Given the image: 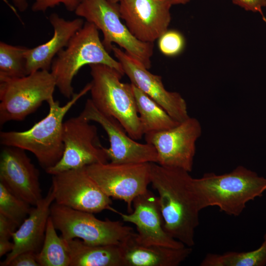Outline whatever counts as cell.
Here are the masks:
<instances>
[{"instance_id": "19", "label": "cell", "mask_w": 266, "mask_h": 266, "mask_svg": "<svg viewBox=\"0 0 266 266\" xmlns=\"http://www.w3.org/2000/svg\"><path fill=\"white\" fill-rule=\"evenodd\" d=\"M49 20L54 29L53 35L44 43L28 48L26 53L27 75L39 70H50L54 59L67 46L84 24L80 17L66 20L56 13H52Z\"/></svg>"}, {"instance_id": "27", "label": "cell", "mask_w": 266, "mask_h": 266, "mask_svg": "<svg viewBox=\"0 0 266 266\" xmlns=\"http://www.w3.org/2000/svg\"><path fill=\"white\" fill-rule=\"evenodd\" d=\"M185 46L183 34L174 30H167L158 39V47L164 55L173 57L180 54Z\"/></svg>"}, {"instance_id": "15", "label": "cell", "mask_w": 266, "mask_h": 266, "mask_svg": "<svg viewBox=\"0 0 266 266\" xmlns=\"http://www.w3.org/2000/svg\"><path fill=\"white\" fill-rule=\"evenodd\" d=\"M170 0H122L121 19L138 40L153 43L168 30L171 20Z\"/></svg>"}, {"instance_id": "21", "label": "cell", "mask_w": 266, "mask_h": 266, "mask_svg": "<svg viewBox=\"0 0 266 266\" xmlns=\"http://www.w3.org/2000/svg\"><path fill=\"white\" fill-rule=\"evenodd\" d=\"M64 239L69 255V266H124L119 245H91L79 238Z\"/></svg>"}, {"instance_id": "12", "label": "cell", "mask_w": 266, "mask_h": 266, "mask_svg": "<svg viewBox=\"0 0 266 266\" xmlns=\"http://www.w3.org/2000/svg\"><path fill=\"white\" fill-rule=\"evenodd\" d=\"M51 187L57 204L92 213L117 211L111 206L110 198L90 177L85 167L52 175Z\"/></svg>"}, {"instance_id": "23", "label": "cell", "mask_w": 266, "mask_h": 266, "mask_svg": "<svg viewBox=\"0 0 266 266\" xmlns=\"http://www.w3.org/2000/svg\"><path fill=\"white\" fill-rule=\"evenodd\" d=\"M37 259L39 266H69L70 257L65 240L58 235L50 216Z\"/></svg>"}, {"instance_id": "7", "label": "cell", "mask_w": 266, "mask_h": 266, "mask_svg": "<svg viewBox=\"0 0 266 266\" xmlns=\"http://www.w3.org/2000/svg\"><path fill=\"white\" fill-rule=\"evenodd\" d=\"M55 87V79L47 70L20 78L0 79V125L22 121L43 102L54 100Z\"/></svg>"}, {"instance_id": "18", "label": "cell", "mask_w": 266, "mask_h": 266, "mask_svg": "<svg viewBox=\"0 0 266 266\" xmlns=\"http://www.w3.org/2000/svg\"><path fill=\"white\" fill-rule=\"evenodd\" d=\"M55 201L53 190L50 187L46 196L32 209L28 217L12 235L14 247L0 266H8L11 260L25 251L38 253L42 246L47 223L50 214V208Z\"/></svg>"}, {"instance_id": "29", "label": "cell", "mask_w": 266, "mask_h": 266, "mask_svg": "<svg viewBox=\"0 0 266 266\" xmlns=\"http://www.w3.org/2000/svg\"><path fill=\"white\" fill-rule=\"evenodd\" d=\"M37 254V253L33 251L22 252L14 257L8 266H39Z\"/></svg>"}, {"instance_id": "20", "label": "cell", "mask_w": 266, "mask_h": 266, "mask_svg": "<svg viewBox=\"0 0 266 266\" xmlns=\"http://www.w3.org/2000/svg\"><path fill=\"white\" fill-rule=\"evenodd\" d=\"M124 266H177L192 252V247L180 248L147 245L138 242L133 232L119 245Z\"/></svg>"}, {"instance_id": "16", "label": "cell", "mask_w": 266, "mask_h": 266, "mask_svg": "<svg viewBox=\"0 0 266 266\" xmlns=\"http://www.w3.org/2000/svg\"><path fill=\"white\" fill-rule=\"evenodd\" d=\"M4 146L0 153V182L15 196L35 206L43 198L38 170L25 150Z\"/></svg>"}, {"instance_id": "24", "label": "cell", "mask_w": 266, "mask_h": 266, "mask_svg": "<svg viewBox=\"0 0 266 266\" xmlns=\"http://www.w3.org/2000/svg\"><path fill=\"white\" fill-rule=\"evenodd\" d=\"M266 265V239L258 249L248 252L208 253L200 266H264Z\"/></svg>"}, {"instance_id": "6", "label": "cell", "mask_w": 266, "mask_h": 266, "mask_svg": "<svg viewBox=\"0 0 266 266\" xmlns=\"http://www.w3.org/2000/svg\"><path fill=\"white\" fill-rule=\"evenodd\" d=\"M74 13L101 31L102 44L109 52L113 43L116 44L146 68H150L153 43L142 42L131 33L121 20L119 3L107 0H83Z\"/></svg>"}, {"instance_id": "36", "label": "cell", "mask_w": 266, "mask_h": 266, "mask_svg": "<svg viewBox=\"0 0 266 266\" xmlns=\"http://www.w3.org/2000/svg\"><path fill=\"white\" fill-rule=\"evenodd\" d=\"M262 18L264 21L266 23V18L263 15H262Z\"/></svg>"}, {"instance_id": "5", "label": "cell", "mask_w": 266, "mask_h": 266, "mask_svg": "<svg viewBox=\"0 0 266 266\" xmlns=\"http://www.w3.org/2000/svg\"><path fill=\"white\" fill-rule=\"evenodd\" d=\"M90 90L94 105L102 113L117 119L134 140L144 136L132 83L121 81L124 75L102 64L89 65Z\"/></svg>"}, {"instance_id": "28", "label": "cell", "mask_w": 266, "mask_h": 266, "mask_svg": "<svg viewBox=\"0 0 266 266\" xmlns=\"http://www.w3.org/2000/svg\"><path fill=\"white\" fill-rule=\"evenodd\" d=\"M32 6L33 12H45L48 9L63 4L66 9L70 12L75 11L83 0H33Z\"/></svg>"}, {"instance_id": "2", "label": "cell", "mask_w": 266, "mask_h": 266, "mask_svg": "<svg viewBox=\"0 0 266 266\" xmlns=\"http://www.w3.org/2000/svg\"><path fill=\"white\" fill-rule=\"evenodd\" d=\"M194 182L201 210L216 206L233 216L240 215L248 201L266 190V178L242 166L223 174L205 173Z\"/></svg>"}, {"instance_id": "25", "label": "cell", "mask_w": 266, "mask_h": 266, "mask_svg": "<svg viewBox=\"0 0 266 266\" xmlns=\"http://www.w3.org/2000/svg\"><path fill=\"white\" fill-rule=\"evenodd\" d=\"M28 48L0 42V79L27 75L26 53Z\"/></svg>"}, {"instance_id": "3", "label": "cell", "mask_w": 266, "mask_h": 266, "mask_svg": "<svg viewBox=\"0 0 266 266\" xmlns=\"http://www.w3.org/2000/svg\"><path fill=\"white\" fill-rule=\"evenodd\" d=\"M90 88L89 83L64 105H60L59 101L54 100L48 103L49 110L47 115L28 130L1 132L0 144L30 151L45 170L53 167L60 160L64 152V118Z\"/></svg>"}, {"instance_id": "1", "label": "cell", "mask_w": 266, "mask_h": 266, "mask_svg": "<svg viewBox=\"0 0 266 266\" xmlns=\"http://www.w3.org/2000/svg\"><path fill=\"white\" fill-rule=\"evenodd\" d=\"M150 184L157 191L166 233L185 246L195 245L201 210L194 178L185 170L150 163Z\"/></svg>"}, {"instance_id": "10", "label": "cell", "mask_w": 266, "mask_h": 266, "mask_svg": "<svg viewBox=\"0 0 266 266\" xmlns=\"http://www.w3.org/2000/svg\"><path fill=\"white\" fill-rule=\"evenodd\" d=\"M90 177L109 197L124 201L128 213L133 210V201L144 193L150 184V163H97L86 166Z\"/></svg>"}, {"instance_id": "32", "label": "cell", "mask_w": 266, "mask_h": 266, "mask_svg": "<svg viewBox=\"0 0 266 266\" xmlns=\"http://www.w3.org/2000/svg\"><path fill=\"white\" fill-rule=\"evenodd\" d=\"M13 247V242H10L9 240L0 239V257L8 252H10Z\"/></svg>"}, {"instance_id": "33", "label": "cell", "mask_w": 266, "mask_h": 266, "mask_svg": "<svg viewBox=\"0 0 266 266\" xmlns=\"http://www.w3.org/2000/svg\"><path fill=\"white\" fill-rule=\"evenodd\" d=\"M15 6L20 12L25 11L28 7L27 0H12Z\"/></svg>"}, {"instance_id": "30", "label": "cell", "mask_w": 266, "mask_h": 266, "mask_svg": "<svg viewBox=\"0 0 266 266\" xmlns=\"http://www.w3.org/2000/svg\"><path fill=\"white\" fill-rule=\"evenodd\" d=\"M17 227L14 222L0 214V239L9 240Z\"/></svg>"}, {"instance_id": "34", "label": "cell", "mask_w": 266, "mask_h": 266, "mask_svg": "<svg viewBox=\"0 0 266 266\" xmlns=\"http://www.w3.org/2000/svg\"><path fill=\"white\" fill-rule=\"evenodd\" d=\"M190 0H170L172 5L177 4H184L188 2Z\"/></svg>"}, {"instance_id": "9", "label": "cell", "mask_w": 266, "mask_h": 266, "mask_svg": "<svg viewBox=\"0 0 266 266\" xmlns=\"http://www.w3.org/2000/svg\"><path fill=\"white\" fill-rule=\"evenodd\" d=\"M63 140V156L54 166L45 170L48 174L52 175L108 162L105 148L100 144L97 128L80 115L64 122Z\"/></svg>"}, {"instance_id": "4", "label": "cell", "mask_w": 266, "mask_h": 266, "mask_svg": "<svg viewBox=\"0 0 266 266\" xmlns=\"http://www.w3.org/2000/svg\"><path fill=\"white\" fill-rule=\"evenodd\" d=\"M92 64L106 65L124 75L120 63L103 45L98 29L86 21L52 62L50 71L60 93L70 100L75 94L72 84L74 77L83 66Z\"/></svg>"}, {"instance_id": "37", "label": "cell", "mask_w": 266, "mask_h": 266, "mask_svg": "<svg viewBox=\"0 0 266 266\" xmlns=\"http://www.w3.org/2000/svg\"><path fill=\"white\" fill-rule=\"evenodd\" d=\"M264 239H266V233H265V234L264 235Z\"/></svg>"}, {"instance_id": "14", "label": "cell", "mask_w": 266, "mask_h": 266, "mask_svg": "<svg viewBox=\"0 0 266 266\" xmlns=\"http://www.w3.org/2000/svg\"><path fill=\"white\" fill-rule=\"evenodd\" d=\"M112 51L132 84L160 104L177 122H182L190 117L184 99L177 92L167 91L161 76L151 73L141 63L115 45Z\"/></svg>"}, {"instance_id": "35", "label": "cell", "mask_w": 266, "mask_h": 266, "mask_svg": "<svg viewBox=\"0 0 266 266\" xmlns=\"http://www.w3.org/2000/svg\"><path fill=\"white\" fill-rule=\"evenodd\" d=\"M107 0L111 3H119L122 0Z\"/></svg>"}, {"instance_id": "11", "label": "cell", "mask_w": 266, "mask_h": 266, "mask_svg": "<svg viewBox=\"0 0 266 266\" xmlns=\"http://www.w3.org/2000/svg\"><path fill=\"white\" fill-rule=\"evenodd\" d=\"M201 133L199 120L189 117L172 128L144 136L146 142L156 150L158 164L190 172L193 167L196 143Z\"/></svg>"}, {"instance_id": "22", "label": "cell", "mask_w": 266, "mask_h": 266, "mask_svg": "<svg viewBox=\"0 0 266 266\" xmlns=\"http://www.w3.org/2000/svg\"><path fill=\"white\" fill-rule=\"evenodd\" d=\"M132 85L144 135L168 130L179 124L180 122L174 120L160 104Z\"/></svg>"}, {"instance_id": "26", "label": "cell", "mask_w": 266, "mask_h": 266, "mask_svg": "<svg viewBox=\"0 0 266 266\" xmlns=\"http://www.w3.org/2000/svg\"><path fill=\"white\" fill-rule=\"evenodd\" d=\"M31 209L29 203L15 196L0 182V214L12 220L19 227Z\"/></svg>"}, {"instance_id": "31", "label": "cell", "mask_w": 266, "mask_h": 266, "mask_svg": "<svg viewBox=\"0 0 266 266\" xmlns=\"http://www.w3.org/2000/svg\"><path fill=\"white\" fill-rule=\"evenodd\" d=\"M233 2L247 11L259 12L262 15V8L266 6V0H232Z\"/></svg>"}, {"instance_id": "8", "label": "cell", "mask_w": 266, "mask_h": 266, "mask_svg": "<svg viewBox=\"0 0 266 266\" xmlns=\"http://www.w3.org/2000/svg\"><path fill=\"white\" fill-rule=\"evenodd\" d=\"M56 230L65 239H81L91 245H119L133 232L132 227L118 221L101 220L93 213L53 202L50 214Z\"/></svg>"}, {"instance_id": "13", "label": "cell", "mask_w": 266, "mask_h": 266, "mask_svg": "<svg viewBox=\"0 0 266 266\" xmlns=\"http://www.w3.org/2000/svg\"><path fill=\"white\" fill-rule=\"evenodd\" d=\"M88 121L99 124L108 135L110 147L105 148L108 161L115 164L156 163L157 154L150 144L141 143L132 138L120 123L113 117L106 115L88 99L79 114Z\"/></svg>"}, {"instance_id": "17", "label": "cell", "mask_w": 266, "mask_h": 266, "mask_svg": "<svg viewBox=\"0 0 266 266\" xmlns=\"http://www.w3.org/2000/svg\"><path fill=\"white\" fill-rule=\"evenodd\" d=\"M133 210L124 214L117 210L123 221L134 224L137 232L136 239L139 243L173 248H180L185 245L170 236L165 231L164 219L158 197L148 190L137 196L133 201Z\"/></svg>"}]
</instances>
